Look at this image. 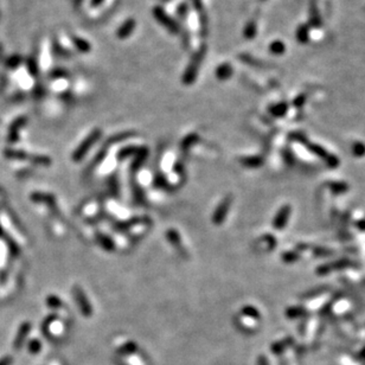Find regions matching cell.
<instances>
[{
    "label": "cell",
    "mask_w": 365,
    "mask_h": 365,
    "mask_svg": "<svg viewBox=\"0 0 365 365\" xmlns=\"http://www.w3.org/2000/svg\"><path fill=\"white\" fill-rule=\"evenodd\" d=\"M206 55V45H202L193 56L191 57L190 63L186 66L184 75H182V83L184 84H192L196 81L197 75H198V69L202 65L203 60H204Z\"/></svg>",
    "instance_id": "1"
},
{
    "label": "cell",
    "mask_w": 365,
    "mask_h": 365,
    "mask_svg": "<svg viewBox=\"0 0 365 365\" xmlns=\"http://www.w3.org/2000/svg\"><path fill=\"white\" fill-rule=\"evenodd\" d=\"M152 12H153L154 18H156L161 25H163L164 27H166V29L169 30L171 33H173V35H177V33L179 32L178 23L176 22L173 18L170 17L163 7H160V6H156V7L152 10Z\"/></svg>",
    "instance_id": "2"
},
{
    "label": "cell",
    "mask_w": 365,
    "mask_h": 365,
    "mask_svg": "<svg viewBox=\"0 0 365 365\" xmlns=\"http://www.w3.org/2000/svg\"><path fill=\"white\" fill-rule=\"evenodd\" d=\"M100 136H101V130H100V129L93 130V132H91L90 134L87 136V139L83 140V142H82V144L80 145V147H78L77 150L74 152V156H72L74 160H76V161L81 160L82 158L84 157V154H86L87 152L90 150L91 146L95 144L97 140L100 139Z\"/></svg>",
    "instance_id": "3"
},
{
    "label": "cell",
    "mask_w": 365,
    "mask_h": 365,
    "mask_svg": "<svg viewBox=\"0 0 365 365\" xmlns=\"http://www.w3.org/2000/svg\"><path fill=\"white\" fill-rule=\"evenodd\" d=\"M290 216H291V206L290 205H285L282 206L281 209L279 210V212L276 214L275 218H274L273 222V226L276 229L281 230L287 226V222L290 220Z\"/></svg>",
    "instance_id": "4"
},
{
    "label": "cell",
    "mask_w": 365,
    "mask_h": 365,
    "mask_svg": "<svg viewBox=\"0 0 365 365\" xmlns=\"http://www.w3.org/2000/svg\"><path fill=\"white\" fill-rule=\"evenodd\" d=\"M194 1V8L198 12L199 17V25H200V33L203 37H206L208 35V16H206L204 7H203L202 2L199 0H193Z\"/></svg>",
    "instance_id": "5"
},
{
    "label": "cell",
    "mask_w": 365,
    "mask_h": 365,
    "mask_svg": "<svg viewBox=\"0 0 365 365\" xmlns=\"http://www.w3.org/2000/svg\"><path fill=\"white\" fill-rule=\"evenodd\" d=\"M230 204H231L230 197H228V198H226L223 202H222V204H220V206H218L217 210H216V212L214 215L215 224H221L222 222L224 221V218H226V216H227V211L230 208Z\"/></svg>",
    "instance_id": "6"
},
{
    "label": "cell",
    "mask_w": 365,
    "mask_h": 365,
    "mask_svg": "<svg viewBox=\"0 0 365 365\" xmlns=\"http://www.w3.org/2000/svg\"><path fill=\"white\" fill-rule=\"evenodd\" d=\"M74 293H75L76 301H77L78 305L81 306V311L83 312V314L84 315H90L91 314L90 305H89V303H88V300L86 299V297H84L83 292L81 291V288L80 287H75Z\"/></svg>",
    "instance_id": "7"
},
{
    "label": "cell",
    "mask_w": 365,
    "mask_h": 365,
    "mask_svg": "<svg viewBox=\"0 0 365 365\" xmlns=\"http://www.w3.org/2000/svg\"><path fill=\"white\" fill-rule=\"evenodd\" d=\"M135 26H136V23H135L134 19L126 20V22H124L122 25L119 27L118 37L120 39H124V38L129 37V36L132 35L133 30L135 29Z\"/></svg>",
    "instance_id": "8"
},
{
    "label": "cell",
    "mask_w": 365,
    "mask_h": 365,
    "mask_svg": "<svg viewBox=\"0 0 365 365\" xmlns=\"http://www.w3.org/2000/svg\"><path fill=\"white\" fill-rule=\"evenodd\" d=\"M30 330H31V325H30L29 322H25V324H23L22 326L19 327L16 339H14V349L19 350L20 348H22L24 344V340H25L27 333L30 332Z\"/></svg>",
    "instance_id": "9"
},
{
    "label": "cell",
    "mask_w": 365,
    "mask_h": 365,
    "mask_svg": "<svg viewBox=\"0 0 365 365\" xmlns=\"http://www.w3.org/2000/svg\"><path fill=\"white\" fill-rule=\"evenodd\" d=\"M26 122V119L22 117V118H18L17 120L13 121V123L11 124V128H10V139L11 140H16L18 136V130H19L25 124Z\"/></svg>",
    "instance_id": "10"
},
{
    "label": "cell",
    "mask_w": 365,
    "mask_h": 365,
    "mask_svg": "<svg viewBox=\"0 0 365 365\" xmlns=\"http://www.w3.org/2000/svg\"><path fill=\"white\" fill-rule=\"evenodd\" d=\"M231 72H233V70H231V66L229 64H222L216 70V76L220 80H227L228 77L231 76Z\"/></svg>",
    "instance_id": "11"
},
{
    "label": "cell",
    "mask_w": 365,
    "mask_h": 365,
    "mask_svg": "<svg viewBox=\"0 0 365 365\" xmlns=\"http://www.w3.org/2000/svg\"><path fill=\"white\" fill-rule=\"evenodd\" d=\"M72 43H74L76 49H77L78 51H81V53L86 54L90 51V44L88 43L87 41H84V39L78 38V37H72Z\"/></svg>",
    "instance_id": "12"
},
{
    "label": "cell",
    "mask_w": 365,
    "mask_h": 365,
    "mask_svg": "<svg viewBox=\"0 0 365 365\" xmlns=\"http://www.w3.org/2000/svg\"><path fill=\"white\" fill-rule=\"evenodd\" d=\"M22 62H23L22 56H19V55H12L11 57H8V59L6 60V66H7L8 69H16L22 64Z\"/></svg>",
    "instance_id": "13"
},
{
    "label": "cell",
    "mask_w": 365,
    "mask_h": 365,
    "mask_svg": "<svg viewBox=\"0 0 365 365\" xmlns=\"http://www.w3.org/2000/svg\"><path fill=\"white\" fill-rule=\"evenodd\" d=\"M26 68H27V71H29V74L32 75V76H36L39 71V66H38L37 61H36V59H33V57H30V59H27Z\"/></svg>",
    "instance_id": "14"
},
{
    "label": "cell",
    "mask_w": 365,
    "mask_h": 365,
    "mask_svg": "<svg viewBox=\"0 0 365 365\" xmlns=\"http://www.w3.org/2000/svg\"><path fill=\"white\" fill-rule=\"evenodd\" d=\"M138 350V346H136L135 343L133 342H127L124 343L122 346H121L120 351L122 352V354H126V355H132L134 354V352Z\"/></svg>",
    "instance_id": "15"
},
{
    "label": "cell",
    "mask_w": 365,
    "mask_h": 365,
    "mask_svg": "<svg viewBox=\"0 0 365 365\" xmlns=\"http://www.w3.org/2000/svg\"><path fill=\"white\" fill-rule=\"evenodd\" d=\"M42 350V344L39 340L37 339H33L30 342L29 344V351L32 352V354H38L39 351Z\"/></svg>",
    "instance_id": "16"
},
{
    "label": "cell",
    "mask_w": 365,
    "mask_h": 365,
    "mask_svg": "<svg viewBox=\"0 0 365 365\" xmlns=\"http://www.w3.org/2000/svg\"><path fill=\"white\" fill-rule=\"evenodd\" d=\"M177 12H178V16L181 18H182V19H184V18H186L187 12H188V6H187L186 2H182V4L178 6Z\"/></svg>",
    "instance_id": "17"
},
{
    "label": "cell",
    "mask_w": 365,
    "mask_h": 365,
    "mask_svg": "<svg viewBox=\"0 0 365 365\" xmlns=\"http://www.w3.org/2000/svg\"><path fill=\"white\" fill-rule=\"evenodd\" d=\"M243 164L245 166H258L261 164V160L258 158H247L243 160Z\"/></svg>",
    "instance_id": "18"
},
{
    "label": "cell",
    "mask_w": 365,
    "mask_h": 365,
    "mask_svg": "<svg viewBox=\"0 0 365 365\" xmlns=\"http://www.w3.org/2000/svg\"><path fill=\"white\" fill-rule=\"evenodd\" d=\"M65 71L63 69H55L53 72H51V77L53 78H57L61 77V76H64Z\"/></svg>",
    "instance_id": "19"
},
{
    "label": "cell",
    "mask_w": 365,
    "mask_h": 365,
    "mask_svg": "<svg viewBox=\"0 0 365 365\" xmlns=\"http://www.w3.org/2000/svg\"><path fill=\"white\" fill-rule=\"evenodd\" d=\"M48 304H49V305H51V306H57V305H61V300L59 299V298H56V297H49V299H48Z\"/></svg>",
    "instance_id": "20"
},
{
    "label": "cell",
    "mask_w": 365,
    "mask_h": 365,
    "mask_svg": "<svg viewBox=\"0 0 365 365\" xmlns=\"http://www.w3.org/2000/svg\"><path fill=\"white\" fill-rule=\"evenodd\" d=\"M12 362H13L12 357H10V356H6V357L0 360V365H12Z\"/></svg>",
    "instance_id": "21"
},
{
    "label": "cell",
    "mask_w": 365,
    "mask_h": 365,
    "mask_svg": "<svg viewBox=\"0 0 365 365\" xmlns=\"http://www.w3.org/2000/svg\"><path fill=\"white\" fill-rule=\"evenodd\" d=\"M103 0H91V6L96 7V6H100L102 4Z\"/></svg>",
    "instance_id": "22"
},
{
    "label": "cell",
    "mask_w": 365,
    "mask_h": 365,
    "mask_svg": "<svg viewBox=\"0 0 365 365\" xmlns=\"http://www.w3.org/2000/svg\"><path fill=\"white\" fill-rule=\"evenodd\" d=\"M164 1H167V0H164Z\"/></svg>",
    "instance_id": "23"
}]
</instances>
